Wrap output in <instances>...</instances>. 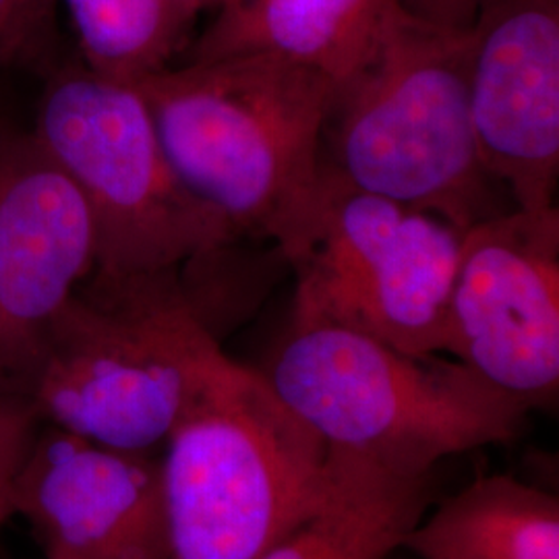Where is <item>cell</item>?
I'll list each match as a JSON object with an SVG mask.
<instances>
[{"instance_id": "obj_15", "label": "cell", "mask_w": 559, "mask_h": 559, "mask_svg": "<svg viewBox=\"0 0 559 559\" xmlns=\"http://www.w3.org/2000/svg\"><path fill=\"white\" fill-rule=\"evenodd\" d=\"M69 9L80 60L108 80L138 83L170 67L198 9L191 0H57Z\"/></svg>"}, {"instance_id": "obj_9", "label": "cell", "mask_w": 559, "mask_h": 559, "mask_svg": "<svg viewBox=\"0 0 559 559\" xmlns=\"http://www.w3.org/2000/svg\"><path fill=\"white\" fill-rule=\"evenodd\" d=\"M96 261L78 187L29 129L0 119V396L21 400L50 323Z\"/></svg>"}, {"instance_id": "obj_6", "label": "cell", "mask_w": 559, "mask_h": 559, "mask_svg": "<svg viewBox=\"0 0 559 559\" xmlns=\"http://www.w3.org/2000/svg\"><path fill=\"white\" fill-rule=\"evenodd\" d=\"M29 131L90 210L98 272L182 270L237 240L182 185L135 83L102 78L80 59L60 60L44 75Z\"/></svg>"}, {"instance_id": "obj_8", "label": "cell", "mask_w": 559, "mask_h": 559, "mask_svg": "<svg viewBox=\"0 0 559 559\" xmlns=\"http://www.w3.org/2000/svg\"><path fill=\"white\" fill-rule=\"evenodd\" d=\"M441 355L526 406L559 390V212L510 207L464 230Z\"/></svg>"}, {"instance_id": "obj_11", "label": "cell", "mask_w": 559, "mask_h": 559, "mask_svg": "<svg viewBox=\"0 0 559 559\" xmlns=\"http://www.w3.org/2000/svg\"><path fill=\"white\" fill-rule=\"evenodd\" d=\"M13 519L46 559H168L160 456L46 423L21 462Z\"/></svg>"}, {"instance_id": "obj_14", "label": "cell", "mask_w": 559, "mask_h": 559, "mask_svg": "<svg viewBox=\"0 0 559 559\" xmlns=\"http://www.w3.org/2000/svg\"><path fill=\"white\" fill-rule=\"evenodd\" d=\"M423 559H559V501L519 479L480 477L406 535Z\"/></svg>"}, {"instance_id": "obj_4", "label": "cell", "mask_w": 559, "mask_h": 559, "mask_svg": "<svg viewBox=\"0 0 559 559\" xmlns=\"http://www.w3.org/2000/svg\"><path fill=\"white\" fill-rule=\"evenodd\" d=\"M468 29L402 9L378 57L336 92L321 173L436 214L462 233L506 212L496 207V180L475 138Z\"/></svg>"}, {"instance_id": "obj_10", "label": "cell", "mask_w": 559, "mask_h": 559, "mask_svg": "<svg viewBox=\"0 0 559 559\" xmlns=\"http://www.w3.org/2000/svg\"><path fill=\"white\" fill-rule=\"evenodd\" d=\"M468 94L480 162L519 210L554 207L559 179V0H483Z\"/></svg>"}, {"instance_id": "obj_3", "label": "cell", "mask_w": 559, "mask_h": 559, "mask_svg": "<svg viewBox=\"0 0 559 559\" xmlns=\"http://www.w3.org/2000/svg\"><path fill=\"white\" fill-rule=\"evenodd\" d=\"M260 371L330 452L417 475L519 438L533 411L459 360L411 355L321 321L290 320Z\"/></svg>"}, {"instance_id": "obj_7", "label": "cell", "mask_w": 559, "mask_h": 559, "mask_svg": "<svg viewBox=\"0 0 559 559\" xmlns=\"http://www.w3.org/2000/svg\"><path fill=\"white\" fill-rule=\"evenodd\" d=\"M462 230L321 173L276 240L297 288L293 321L334 323L411 355H441Z\"/></svg>"}, {"instance_id": "obj_2", "label": "cell", "mask_w": 559, "mask_h": 559, "mask_svg": "<svg viewBox=\"0 0 559 559\" xmlns=\"http://www.w3.org/2000/svg\"><path fill=\"white\" fill-rule=\"evenodd\" d=\"M135 85L191 195L237 239L276 242L320 179L338 85L263 55L187 60Z\"/></svg>"}, {"instance_id": "obj_18", "label": "cell", "mask_w": 559, "mask_h": 559, "mask_svg": "<svg viewBox=\"0 0 559 559\" xmlns=\"http://www.w3.org/2000/svg\"><path fill=\"white\" fill-rule=\"evenodd\" d=\"M480 2L483 0H400L408 15L454 29H468L473 25Z\"/></svg>"}, {"instance_id": "obj_1", "label": "cell", "mask_w": 559, "mask_h": 559, "mask_svg": "<svg viewBox=\"0 0 559 559\" xmlns=\"http://www.w3.org/2000/svg\"><path fill=\"white\" fill-rule=\"evenodd\" d=\"M228 362L180 270H94L50 323L21 400L41 423L85 440L158 452Z\"/></svg>"}, {"instance_id": "obj_16", "label": "cell", "mask_w": 559, "mask_h": 559, "mask_svg": "<svg viewBox=\"0 0 559 559\" xmlns=\"http://www.w3.org/2000/svg\"><path fill=\"white\" fill-rule=\"evenodd\" d=\"M57 0H0V69L46 75L57 59Z\"/></svg>"}, {"instance_id": "obj_5", "label": "cell", "mask_w": 559, "mask_h": 559, "mask_svg": "<svg viewBox=\"0 0 559 559\" xmlns=\"http://www.w3.org/2000/svg\"><path fill=\"white\" fill-rule=\"evenodd\" d=\"M330 450L235 359L162 445L168 559H260L320 500Z\"/></svg>"}, {"instance_id": "obj_12", "label": "cell", "mask_w": 559, "mask_h": 559, "mask_svg": "<svg viewBox=\"0 0 559 559\" xmlns=\"http://www.w3.org/2000/svg\"><path fill=\"white\" fill-rule=\"evenodd\" d=\"M187 60L263 55L311 69L338 87L380 52L400 0H222Z\"/></svg>"}, {"instance_id": "obj_19", "label": "cell", "mask_w": 559, "mask_h": 559, "mask_svg": "<svg viewBox=\"0 0 559 559\" xmlns=\"http://www.w3.org/2000/svg\"><path fill=\"white\" fill-rule=\"evenodd\" d=\"M193 7L198 9V13H201L203 9H210V7H218L222 0H191Z\"/></svg>"}, {"instance_id": "obj_13", "label": "cell", "mask_w": 559, "mask_h": 559, "mask_svg": "<svg viewBox=\"0 0 559 559\" xmlns=\"http://www.w3.org/2000/svg\"><path fill=\"white\" fill-rule=\"evenodd\" d=\"M429 479L330 452L320 500L260 559H388L425 516Z\"/></svg>"}, {"instance_id": "obj_17", "label": "cell", "mask_w": 559, "mask_h": 559, "mask_svg": "<svg viewBox=\"0 0 559 559\" xmlns=\"http://www.w3.org/2000/svg\"><path fill=\"white\" fill-rule=\"evenodd\" d=\"M41 420L27 402L0 396V533L13 519V489Z\"/></svg>"}]
</instances>
